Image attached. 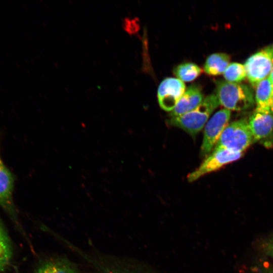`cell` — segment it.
I'll list each match as a JSON object with an SVG mask.
<instances>
[{"instance_id":"6da1fadb","label":"cell","mask_w":273,"mask_h":273,"mask_svg":"<svg viewBox=\"0 0 273 273\" xmlns=\"http://www.w3.org/2000/svg\"><path fill=\"white\" fill-rule=\"evenodd\" d=\"M219 105L216 94L210 95L194 109L182 115L171 117L168 123L195 136L205 125L209 116Z\"/></svg>"},{"instance_id":"7a4b0ae2","label":"cell","mask_w":273,"mask_h":273,"mask_svg":"<svg viewBox=\"0 0 273 273\" xmlns=\"http://www.w3.org/2000/svg\"><path fill=\"white\" fill-rule=\"evenodd\" d=\"M216 95L219 104L230 111L246 110L253 106L255 101L249 86L224 80L216 82Z\"/></svg>"},{"instance_id":"3957f363","label":"cell","mask_w":273,"mask_h":273,"mask_svg":"<svg viewBox=\"0 0 273 273\" xmlns=\"http://www.w3.org/2000/svg\"><path fill=\"white\" fill-rule=\"evenodd\" d=\"M253 142L248 121L240 119L228 124L214 149L224 148L243 153Z\"/></svg>"},{"instance_id":"277c9868","label":"cell","mask_w":273,"mask_h":273,"mask_svg":"<svg viewBox=\"0 0 273 273\" xmlns=\"http://www.w3.org/2000/svg\"><path fill=\"white\" fill-rule=\"evenodd\" d=\"M244 66L246 77L254 86L268 78L273 67V44L251 55L246 60Z\"/></svg>"},{"instance_id":"5b68a950","label":"cell","mask_w":273,"mask_h":273,"mask_svg":"<svg viewBox=\"0 0 273 273\" xmlns=\"http://www.w3.org/2000/svg\"><path fill=\"white\" fill-rule=\"evenodd\" d=\"M243 153L234 152L226 149H214L201 165L188 176V180L193 182L202 176L219 169L224 165L240 159Z\"/></svg>"},{"instance_id":"8992f818","label":"cell","mask_w":273,"mask_h":273,"mask_svg":"<svg viewBox=\"0 0 273 273\" xmlns=\"http://www.w3.org/2000/svg\"><path fill=\"white\" fill-rule=\"evenodd\" d=\"M231 111L223 109L218 111L205 126L201 155L206 157L215 146L231 118Z\"/></svg>"},{"instance_id":"52a82bcc","label":"cell","mask_w":273,"mask_h":273,"mask_svg":"<svg viewBox=\"0 0 273 273\" xmlns=\"http://www.w3.org/2000/svg\"><path fill=\"white\" fill-rule=\"evenodd\" d=\"M186 86L180 80L172 77L164 79L160 84L158 100L160 107L172 111L185 92Z\"/></svg>"},{"instance_id":"ba28073f","label":"cell","mask_w":273,"mask_h":273,"mask_svg":"<svg viewBox=\"0 0 273 273\" xmlns=\"http://www.w3.org/2000/svg\"><path fill=\"white\" fill-rule=\"evenodd\" d=\"M14 184L13 176L0 155V206L16 220V210L13 200Z\"/></svg>"},{"instance_id":"9c48e42d","label":"cell","mask_w":273,"mask_h":273,"mask_svg":"<svg viewBox=\"0 0 273 273\" xmlns=\"http://www.w3.org/2000/svg\"><path fill=\"white\" fill-rule=\"evenodd\" d=\"M253 142L268 137L273 130V114L255 110L248 121Z\"/></svg>"},{"instance_id":"30bf717a","label":"cell","mask_w":273,"mask_h":273,"mask_svg":"<svg viewBox=\"0 0 273 273\" xmlns=\"http://www.w3.org/2000/svg\"><path fill=\"white\" fill-rule=\"evenodd\" d=\"M203 100V95L200 86L191 85L185 90L170 115L175 117L185 114L196 108Z\"/></svg>"},{"instance_id":"8fae6325","label":"cell","mask_w":273,"mask_h":273,"mask_svg":"<svg viewBox=\"0 0 273 273\" xmlns=\"http://www.w3.org/2000/svg\"><path fill=\"white\" fill-rule=\"evenodd\" d=\"M256 87L255 100L256 107L255 110L271 113L273 88L269 77L259 82Z\"/></svg>"},{"instance_id":"7c38bea8","label":"cell","mask_w":273,"mask_h":273,"mask_svg":"<svg viewBox=\"0 0 273 273\" xmlns=\"http://www.w3.org/2000/svg\"><path fill=\"white\" fill-rule=\"evenodd\" d=\"M231 57L224 53L212 54L206 60L204 70L208 75L216 76L224 73L230 64Z\"/></svg>"},{"instance_id":"4fadbf2b","label":"cell","mask_w":273,"mask_h":273,"mask_svg":"<svg viewBox=\"0 0 273 273\" xmlns=\"http://www.w3.org/2000/svg\"><path fill=\"white\" fill-rule=\"evenodd\" d=\"M35 273H78L70 263L63 260H52L43 263Z\"/></svg>"},{"instance_id":"5bb4252c","label":"cell","mask_w":273,"mask_h":273,"mask_svg":"<svg viewBox=\"0 0 273 273\" xmlns=\"http://www.w3.org/2000/svg\"><path fill=\"white\" fill-rule=\"evenodd\" d=\"M202 72L197 64L187 62L179 64L173 70L174 74L181 81L189 82L195 80Z\"/></svg>"},{"instance_id":"9a60e30c","label":"cell","mask_w":273,"mask_h":273,"mask_svg":"<svg viewBox=\"0 0 273 273\" xmlns=\"http://www.w3.org/2000/svg\"><path fill=\"white\" fill-rule=\"evenodd\" d=\"M12 256L10 240L0 225V273L5 270L10 265Z\"/></svg>"},{"instance_id":"2e32d148","label":"cell","mask_w":273,"mask_h":273,"mask_svg":"<svg viewBox=\"0 0 273 273\" xmlns=\"http://www.w3.org/2000/svg\"><path fill=\"white\" fill-rule=\"evenodd\" d=\"M223 75L226 81L239 83L246 77L245 66L239 63H231L228 66Z\"/></svg>"},{"instance_id":"e0dca14e","label":"cell","mask_w":273,"mask_h":273,"mask_svg":"<svg viewBox=\"0 0 273 273\" xmlns=\"http://www.w3.org/2000/svg\"><path fill=\"white\" fill-rule=\"evenodd\" d=\"M266 251L269 255L273 257V236L266 243Z\"/></svg>"},{"instance_id":"ac0fdd59","label":"cell","mask_w":273,"mask_h":273,"mask_svg":"<svg viewBox=\"0 0 273 273\" xmlns=\"http://www.w3.org/2000/svg\"><path fill=\"white\" fill-rule=\"evenodd\" d=\"M270 81H271V83L272 84V88H273V67H272V70H271V73L269 75V76L268 77Z\"/></svg>"},{"instance_id":"d6986e66","label":"cell","mask_w":273,"mask_h":273,"mask_svg":"<svg viewBox=\"0 0 273 273\" xmlns=\"http://www.w3.org/2000/svg\"><path fill=\"white\" fill-rule=\"evenodd\" d=\"M105 273H123V272H117V271H106Z\"/></svg>"},{"instance_id":"ffe728a7","label":"cell","mask_w":273,"mask_h":273,"mask_svg":"<svg viewBox=\"0 0 273 273\" xmlns=\"http://www.w3.org/2000/svg\"><path fill=\"white\" fill-rule=\"evenodd\" d=\"M271 113L273 114V98H272V106H271Z\"/></svg>"},{"instance_id":"44dd1931","label":"cell","mask_w":273,"mask_h":273,"mask_svg":"<svg viewBox=\"0 0 273 273\" xmlns=\"http://www.w3.org/2000/svg\"><path fill=\"white\" fill-rule=\"evenodd\" d=\"M271 273H273V272H271Z\"/></svg>"}]
</instances>
